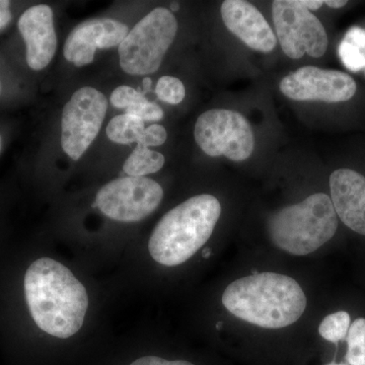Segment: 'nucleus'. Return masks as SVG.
<instances>
[{
	"label": "nucleus",
	"mask_w": 365,
	"mask_h": 365,
	"mask_svg": "<svg viewBox=\"0 0 365 365\" xmlns=\"http://www.w3.org/2000/svg\"><path fill=\"white\" fill-rule=\"evenodd\" d=\"M26 309L36 326L59 339L81 330L88 307L86 287L66 266L42 257L31 262L23 276Z\"/></svg>",
	"instance_id": "f257e3e1"
},
{
	"label": "nucleus",
	"mask_w": 365,
	"mask_h": 365,
	"mask_svg": "<svg viewBox=\"0 0 365 365\" xmlns=\"http://www.w3.org/2000/svg\"><path fill=\"white\" fill-rule=\"evenodd\" d=\"M222 302L232 316L265 329L292 325L307 309V297L297 281L273 272L235 280L225 288Z\"/></svg>",
	"instance_id": "f03ea898"
},
{
	"label": "nucleus",
	"mask_w": 365,
	"mask_h": 365,
	"mask_svg": "<svg viewBox=\"0 0 365 365\" xmlns=\"http://www.w3.org/2000/svg\"><path fill=\"white\" fill-rule=\"evenodd\" d=\"M222 215L216 197L201 194L163 215L153 230L148 251L153 260L175 267L191 259L207 242Z\"/></svg>",
	"instance_id": "7ed1b4c3"
},
{
	"label": "nucleus",
	"mask_w": 365,
	"mask_h": 365,
	"mask_svg": "<svg viewBox=\"0 0 365 365\" xmlns=\"http://www.w3.org/2000/svg\"><path fill=\"white\" fill-rule=\"evenodd\" d=\"M267 228L274 246L294 256H307L335 235L338 216L330 197L317 193L274 213Z\"/></svg>",
	"instance_id": "20e7f679"
},
{
	"label": "nucleus",
	"mask_w": 365,
	"mask_h": 365,
	"mask_svg": "<svg viewBox=\"0 0 365 365\" xmlns=\"http://www.w3.org/2000/svg\"><path fill=\"white\" fill-rule=\"evenodd\" d=\"M178 21L165 7H157L134 26L119 46L120 66L131 76L158 71L176 38Z\"/></svg>",
	"instance_id": "39448f33"
},
{
	"label": "nucleus",
	"mask_w": 365,
	"mask_h": 365,
	"mask_svg": "<svg viewBox=\"0 0 365 365\" xmlns=\"http://www.w3.org/2000/svg\"><path fill=\"white\" fill-rule=\"evenodd\" d=\"M194 137L209 157L223 155L234 162L248 160L255 138L248 120L232 110L213 109L197 120Z\"/></svg>",
	"instance_id": "423d86ee"
},
{
	"label": "nucleus",
	"mask_w": 365,
	"mask_h": 365,
	"mask_svg": "<svg viewBox=\"0 0 365 365\" xmlns=\"http://www.w3.org/2000/svg\"><path fill=\"white\" fill-rule=\"evenodd\" d=\"M163 197L162 187L150 178L124 177L105 185L93 206L116 222H137L150 215Z\"/></svg>",
	"instance_id": "0eeeda50"
},
{
	"label": "nucleus",
	"mask_w": 365,
	"mask_h": 365,
	"mask_svg": "<svg viewBox=\"0 0 365 365\" xmlns=\"http://www.w3.org/2000/svg\"><path fill=\"white\" fill-rule=\"evenodd\" d=\"M272 18L281 48L289 58L300 59L304 54L319 58L325 54L328 47L325 28L295 0L273 1Z\"/></svg>",
	"instance_id": "6e6552de"
},
{
	"label": "nucleus",
	"mask_w": 365,
	"mask_h": 365,
	"mask_svg": "<svg viewBox=\"0 0 365 365\" xmlns=\"http://www.w3.org/2000/svg\"><path fill=\"white\" fill-rule=\"evenodd\" d=\"M108 101L104 93L91 86L72 95L62 112L61 146L72 160L83 157L102 128Z\"/></svg>",
	"instance_id": "1a4fd4ad"
},
{
	"label": "nucleus",
	"mask_w": 365,
	"mask_h": 365,
	"mask_svg": "<svg viewBox=\"0 0 365 365\" xmlns=\"http://www.w3.org/2000/svg\"><path fill=\"white\" fill-rule=\"evenodd\" d=\"M356 83L342 71L314 66L300 67L281 81L280 91L294 101H322L339 103L356 93Z\"/></svg>",
	"instance_id": "9d476101"
},
{
	"label": "nucleus",
	"mask_w": 365,
	"mask_h": 365,
	"mask_svg": "<svg viewBox=\"0 0 365 365\" xmlns=\"http://www.w3.org/2000/svg\"><path fill=\"white\" fill-rule=\"evenodd\" d=\"M128 33V26L111 19L86 21L67 38L64 57L76 67L88 66L93 61L97 49L120 46Z\"/></svg>",
	"instance_id": "9b49d317"
},
{
	"label": "nucleus",
	"mask_w": 365,
	"mask_h": 365,
	"mask_svg": "<svg viewBox=\"0 0 365 365\" xmlns=\"http://www.w3.org/2000/svg\"><path fill=\"white\" fill-rule=\"evenodd\" d=\"M19 31L26 46V62L33 71L49 66L57 49V36L51 7L34 6L21 14Z\"/></svg>",
	"instance_id": "f8f14e48"
},
{
	"label": "nucleus",
	"mask_w": 365,
	"mask_h": 365,
	"mask_svg": "<svg viewBox=\"0 0 365 365\" xmlns=\"http://www.w3.org/2000/svg\"><path fill=\"white\" fill-rule=\"evenodd\" d=\"M220 14L227 30L251 49L269 53L276 47L275 34L253 4L244 0H225Z\"/></svg>",
	"instance_id": "ddd939ff"
},
{
	"label": "nucleus",
	"mask_w": 365,
	"mask_h": 365,
	"mask_svg": "<svg viewBox=\"0 0 365 365\" xmlns=\"http://www.w3.org/2000/svg\"><path fill=\"white\" fill-rule=\"evenodd\" d=\"M330 189L338 217L353 232L365 235V177L350 169L335 170Z\"/></svg>",
	"instance_id": "4468645a"
},
{
	"label": "nucleus",
	"mask_w": 365,
	"mask_h": 365,
	"mask_svg": "<svg viewBox=\"0 0 365 365\" xmlns=\"http://www.w3.org/2000/svg\"><path fill=\"white\" fill-rule=\"evenodd\" d=\"M339 56L346 68L353 72L365 68V30L353 26L340 43Z\"/></svg>",
	"instance_id": "2eb2a0df"
},
{
	"label": "nucleus",
	"mask_w": 365,
	"mask_h": 365,
	"mask_svg": "<svg viewBox=\"0 0 365 365\" xmlns=\"http://www.w3.org/2000/svg\"><path fill=\"white\" fill-rule=\"evenodd\" d=\"M145 122L130 114L113 118L108 124L106 133L110 140L118 144L139 143L145 130Z\"/></svg>",
	"instance_id": "dca6fc26"
},
{
	"label": "nucleus",
	"mask_w": 365,
	"mask_h": 365,
	"mask_svg": "<svg viewBox=\"0 0 365 365\" xmlns=\"http://www.w3.org/2000/svg\"><path fill=\"white\" fill-rule=\"evenodd\" d=\"M163 165L165 157L162 153L137 144L135 150L124 163L123 170L128 177H145L158 172Z\"/></svg>",
	"instance_id": "f3484780"
},
{
	"label": "nucleus",
	"mask_w": 365,
	"mask_h": 365,
	"mask_svg": "<svg viewBox=\"0 0 365 365\" xmlns=\"http://www.w3.org/2000/svg\"><path fill=\"white\" fill-rule=\"evenodd\" d=\"M346 360L350 365H365V319H357L350 325Z\"/></svg>",
	"instance_id": "a211bd4d"
},
{
	"label": "nucleus",
	"mask_w": 365,
	"mask_h": 365,
	"mask_svg": "<svg viewBox=\"0 0 365 365\" xmlns=\"http://www.w3.org/2000/svg\"><path fill=\"white\" fill-rule=\"evenodd\" d=\"M350 323L349 314L344 311L329 314L319 327V335L329 342L338 343L347 337Z\"/></svg>",
	"instance_id": "6ab92c4d"
},
{
	"label": "nucleus",
	"mask_w": 365,
	"mask_h": 365,
	"mask_svg": "<svg viewBox=\"0 0 365 365\" xmlns=\"http://www.w3.org/2000/svg\"><path fill=\"white\" fill-rule=\"evenodd\" d=\"M155 93L163 102L178 105L184 100L186 90L179 78L174 76H163L158 81Z\"/></svg>",
	"instance_id": "aec40b11"
},
{
	"label": "nucleus",
	"mask_w": 365,
	"mask_h": 365,
	"mask_svg": "<svg viewBox=\"0 0 365 365\" xmlns=\"http://www.w3.org/2000/svg\"><path fill=\"white\" fill-rule=\"evenodd\" d=\"M143 93L140 91H136L135 88L130 86H121L113 91L111 95V103L117 109H127L131 108L132 106L136 105L137 103L144 100Z\"/></svg>",
	"instance_id": "412c9836"
},
{
	"label": "nucleus",
	"mask_w": 365,
	"mask_h": 365,
	"mask_svg": "<svg viewBox=\"0 0 365 365\" xmlns=\"http://www.w3.org/2000/svg\"><path fill=\"white\" fill-rule=\"evenodd\" d=\"M126 114L140 118L144 122H158L163 118L162 108L155 103L150 102L146 98L127 109Z\"/></svg>",
	"instance_id": "4be33fe9"
},
{
	"label": "nucleus",
	"mask_w": 365,
	"mask_h": 365,
	"mask_svg": "<svg viewBox=\"0 0 365 365\" xmlns=\"http://www.w3.org/2000/svg\"><path fill=\"white\" fill-rule=\"evenodd\" d=\"M167 130L162 125L153 124L151 126L146 127L141 140L138 144L150 148V146H160L167 140Z\"/></svg>",
	"instance_id": "5701e85b"
},
{
	"label": "nucleus",
	"mask_w": 365,
	"mask_h": 365,
	"mask_svg": "<svg viewBox=\"0 0 365 365\" xmlns=\"http://www.w3.org/2000/svg\"><path fill=\"white\" fill-rule=\"evenodd\" d=\"M130 365H194L185 360H165L158 356H144L132 362Z\"/></svg>",
	"instance_id": "b1692460"
},
{
	"label": "nucleus",
	"mask_w": 365,
	"mask_h": 365,
	"mask_svg": "<svg viewBox=\"0 0 365 365\" xmlns=\"http://www.w3.org/2000/svg\"><path fill=\"white\" fill-rule=\"evenodd\" d=\"M9 6H11V2L6 1V0H0V31L4 30L11 23V13Z\"/></svg>",
	"instance_id": "393cba45"
},
{
	"label": "nucleus",
	"mask_w": 365,
	"mask_h": 365,
	"mask_svg": "<svg viewBox=\"0 0 365 365\" xmlns=\"http://www.w3.org/2000/svg\"><path fill=\"white\" fill-rule=\"evenodd\" d=\"M299 6L304 7L307 11H317V9H321L325 2L322 0H295Z\"/></svg>",
	"instance_id": "a878e982"
},
{
	"label": "nucleus",
	"mask_w": 365,
	"mask_h": 365,
	"mask_svg": "<svg viewBox=\"0 0 365 365\" xmlns=\"http://www.w3.org/2000/svg\"><path fill=\"white\" fill-rule=\"evenodd\" d=\"M325 4L332 9H341V7L345 6L347 4V1H343V0H327Z\"/></svg>",
	"instance_id": "bb28decb"
},
{
	"label": "nucleus",
	"mask_w": 365,
	"mask_h": 365,
	"mask_svg": "<svg viewBox=\"0 0 365 365\" xmlns=\"http://www.w3.org/2000/svg\"><path fill=\"white\" fill-rule=\"evenodd\" d=\"M150 86H151V79L150 78H144L143 79V88L144 91H148L150 90Z\"/></svg>",
	"instance_id": "cd10ccee"
},
{
	"label": "nucleus",
	"mask_w": 365,
	"mask_h": 365,
	"mask_svg": "<svg viewBox=\"0 0 365 365\" xmlns=\"http://www.w3.org/2000/svg\"><path fill=\"white\" fill-rule=\"evenodd\" d=\"M179 9H180L179 4H170V11H172V13H174V11H179Z\"/></svg>",
	"instance_id": "c85d7f7f"
},
{
	"label": "nucleus",
	"mask_w": 365,
	"mask_h": 365,
	"mask_svg": "<svg viewBox=\"0 0 365 365\" xmlns=\"http://www.w3.org/2000/svg\"><path fill=\"white\" fill-rule=\"evenodd\" d=\"M0 150H1V137H0Z\"/></svg>",
	"instance_id": "c756f323"
},
{
	"label": "nucleus",
	"mask_w": 365,
	"mask_h": 365,
	"mask_svg": "<svg viewBox=\"0 0 365 365\" xmlns=\"http://www.w3.org/2000/svg\"><path fill=\"white\" fill-rule=\"evenodd\" d=\"M327 365H338V364H335V362H332V364H327Z\"/></svg>",
	"instance_id": "7c9ffc66"
},
{
	"label": "nucleus",
	"mask_w": 365,
	"mask_h": 365,
	"mask_svg": "<svg viewBox=\"0 0 365 365\" xmlns=\"http://www.w3.org/2000/svg\"><path fill=\"white\" fill-rule=\"evenodd\" d=\"M338 365H347V364H339Z\"/></svg>",
	"instance_id": "2f4dec72"
},
{
	"label": "nucleus",
	"mask_w": 365,
	"mask_h": 365,
	"mask_svg": "<svg viewBox=\"0 0 365 365\" xmlns=\"http://www.w3.org/2000/svg\"><path fill=\"white\" fill-rule=\"evenodd\" d=\"M0 91H1V86H0Z\"/></svg>",
	"instance_id": "473e14b6"
}]
</instances>
